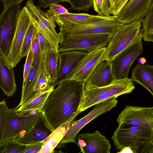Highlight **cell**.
<instances>
[{"instance_id": "44dd1931", "label": "cell", "mask_w": 153, "mask_h": 153, "mask_svg": "<svg viewBox=\"0 0 153 153\" xmlns=\"http://www.w3.org/2000/svg\"><path fill=\"white\" fill-rule=\"evenodd\" d=\"M110 16L105 17L85 13H69L53 16L51 17L59 26L64 25H82L92 23L105 20Z\"/></svg>"}, {"instance_id": "f35d334b", "label": "cell", "mask_w": 153, "mask_h": 153, "mask_svg": "<svg viewBox=\"0 0 153 153\" xmlns=\"http://www.w3.org/2000/svg\"><path fill=\"white\" fill-rule=\"evenodd\" d=\"M68 0H38L39 6L40 7L46 8L50 5L63 1L68 2Z\"/></svg>"}, {"instance_id": "1f68e13d", "label": "cell", "mask_w": 153, "mask_h": 153, "mask_svg": "<svg viewBox=\"0 0 153 153\" xmlns=\"http://www.w3.org/2000/svg\"><path fill=\"white\" fill-rule=\"evenodd\" d=\"M71 9L77 11H88L92 6V0H68Z\"/></svg>"}, {"instance_id": "83f0119b", "label": "cell", "mask_w": 153, "mask_h": 153, "mask_svg": "<svg viewBox=\"0 0 153 153\" xmlns=\"http://www.w3.org/2000/svg\"><path fill=\"white\" fill-rule=\"evenodd\" d=\"M26 146L15 140L0 141V153H23Z\"/></svg>"}, {"instance_id": "7402d4cb", "label": "cell", "mask_w": 153, "mask_h": 153, "mask_svg": "<svg viewBox=\"0 0 153 153\" xmlns=\"http://www.w3.org/2000/svg\"><path fill=\"white\" fill-rule=\"evenodd\" d=\"M130 78L142 85L153 96V65H137L131 72Z\"/></svg>"}, {"instance_id": "ac0fdd59", "label": "cell", "mask_w": 153, "mask_h": 153, "mask_svg": "<svg viewBox=\"0 0 153 153\" xmlns=\"http://www.w3.org/2000/svg\"><path fill=\"white\" fill-rule=\"evenodd\" d=\"M114 79L111 63L103 61L96 66L85 81V90L107 86Z\"/></svg>"}, {"instance_id": "7c38bea8", "label": "cell", "mask_w": 153, "mask_h": 153, "mask_svg": "<svg viewBox=\"0 0 153 153\" xmlns=\"http://www.w3.org/2000/svg\"><path fill=\"white\" fill-rule=\"evenodd\" d=\"M143 52V44L140 40L131 44L117 55L111 63L114 79L127 77L133 62Z\"/></svg>"}, {"instance_id": "9c48e42d", "label": "cell", "mask_w": 153, "mask_h": 153, "mask_svg": "<svg viewBox=\"0 0 153 153\" xmlns=\"http://www.w3.org/2000/svg\"><path fill=\"white\" fill-rule=\"evenodd\" d=\"M117 102L116 98L114 97L96 105L88 114L80 119L73 122L71 125L68 126L59 143L64 144L73 142L77 144L75 140L76 138L82 128L95 118L116 107Z\"/></svg>"}, {"instance_id": "e0dca14e", "label": "cell", "mask_w": 153, "mask_h": 153, "mask_svg": "<svg viewBox=\"0 0 153 153\" xmlns=\"http://www.w3.org/2000/svg\"><path fill=\"white\" fill-rule=\"evenodd\" d=\"M44 69V53L41 52L37 59L33 63L25 83L22 84L20 102L18 108L31 101L36 97L34 88L39 77Z\"/></svg>"}, {"instance_id": "cb8c5ba5", "label": "cell", "mask_w": 153, "mask_h": 153, "mask_svg": "<svg viewBox=\"0 0 153 153\" xmlns=\"http://www.w3.org/2000/svg\"><path fill=\"white\" fill-rule=\"evenodd\" d=\"M59 53L51 47L44 53L45 71L52 85L57 76Z\"/></svg>"}, {"instance_id": "6da1fadb", "label": "cell", "mask_w": 153, "mask_h": 153, "mask_svg": "<svg viewBox=\"0 0 153 153\" xmlns=\"http://www.w3.org/2000/svg\"><path fill=\"white\" fill-rule=\"evenodd\" d=\"M85 82L62 80L51 91L41 110L45 124L52 131L68 126L79 114Z\"/></svg>"}, {"instance_id": "ab89813d", "label": "cell", "mask_w": 153, "mask_h": 153, "mask_svg": "<svg viewBox=\"0 0 153 153\" xmlns=\"http://www.w3.org/2000/svg\"><path fill=\"white\" fill-rule=\"evenodd\" d=\"M141 153H153V129L151 130L150 140L140 152Z\"/></svg>"}, {"instance_id": "d6a6232c", "label": "cell", "mask_w": 153, "mask_h": 153, "mask_svg": "<svg viewBox=\"0 0 153 153\" xmlns=\"http://www.w3.org/2000/svg\"><path fill=\"white\" fill-rule=\"evenodd\" d=\"M46 13L51 17L68 13L67 9L60 4H55L49 6V10L46 11Z\"/></svg>"}, {"instance_id": "7bdbcfd3", "label": "cell", "mask_w": 153, "mask_h": 153, "mask_svg": "<svg viewBox=\"0 0 153 153\" xmlns=\"http://www.w3.org/2000/svg\"><path fill=\"white\" fill-rule=\"evenodd\" d=\"M117 153H134L132 149L129 147H125L121 150L119 152H118Z\"/></svg>"}, {"instance_id": "f1b7e54d", "label": "cell", "mask_w": 153, "mask_h": 153, "mask_svg": "<svg viewBox=\"0 0 153 153\" xmlns=\"http://www.w3.org/2000/svg\"><path fill=\"white\" fill-rule=\"evenodd\" d=\"M37 32L36 27L32 22L27 29L23 41L21 51L22 58L27 56L30 49L33 39Z\"/></svg>"}, {"instance_id": "603a6c76", "label": "cell", "mask_w": 153, "mask_h": 153, "mask_svg": "<svg viewBox=\"0 0 153 153\" xmlns=\"http://www.w3.org/2000/svg\"><path fill=\"white\" fill-rule=\"evenodd\" d=\"M41 121L24 134L16 138L15 140L21 144L26 145L45 140L51 134L52 131L47 127L44 122L43 126L39 125Z\"/></svg>"}, {"instance_id": "d590c367", "label": "cell", "mask_w": 153, "mask_h": 153, "mask_svg": "<svg viewBox=\"0 0 153 153\" xmlns=\"http://www.w3.org/2000/svg\"><path fill=\"white\" fill-rule=\"evenodd\" d=\"M30 49L32 52L33 63L37 59L41 53L40 45L36 36L32 41Z\"/></svg>"}, {"instance_id": "8992f818", "label": "cell", "mask_w": 153, "mask_h": 153, "mask_svg": "<svg viewBox=\"0 0 153 153\" xmlns=\"http://www.w3.org/2000/svg\"><path fill=\"white\" fill-rule=\"evenodd\" d=\"M116 16L98 22L82 25H64L59 26L61 44L73 37L83 35L99 34L111 36L123 25Z\"/></svg>"}, {"instance_id": "5bb4252c", "label": "cell", "mask_w": 153, "mask_h": 153, "mask_svg": "<svg viewBox=\"0 0 153 153\" xmlns=\"http://www.w3.org/2000/svg\"><path fill=\"white\" fill-rule=\"evenodd\" d=\"M119 124H130L150 130L153 129V107L126 105L117 120Z\"/></svg>"}, {"instance_id": "7a4b0ae2", "label": "cell", "mask_w": 153, "mask_h": 153, "mask_svg": "<svg viewBox=\"0 0 153 153\" xmlns=\"http://www.w3.org/2000/svg\"><path fill=\"white\" fill-rule=\"evenodd\" d=\"M42 118L41 110L18 111L16 108L6 110L0 141L15 140L34 127Z\"/></svg>"}, {"instance_id": "9a60e30c", "label": "cell", "mask_w": 153, "mask_h": 153, "mask_svg": "<svg viewBox=\"0 0 153 153\" xmlns=\"http://www.w3.org/2000/svg\"><path fill=\"white\" fill-rule=\"evenodd\" d=\"M153 0H128L116 16L123 25L144 19Z\"/></svg>"}, {"instance_id": "ba28073f", "label": "cell", "mask_w": 153, "mask_h": 153, "mask_svg": "<svg viewBox=\"0 0 153 153\" xmlns=\"http://www.w3.org/2000/svg\"><path fill=\"white\" fill-rule=\"evenodd\" d=\"M20 4L3 9L0 15V55L9 52L21 12Z\"/></svg>"}, {"instance_id": "484cf974", "label": "cell", "mask_w": 153, "mask_h": 153, "mask_svg": "<svg viewBox=\"0 0 153 153\" xmlns=\"http://www.w3.org/2000/svg\"><path fill=\"white\" fill-rule=\"evenodd\" d=\"M53 86L48 90L42 93L29 102L25 104L18 108V111H27L41 110L44 105L49 95L54 89Z\"/></svg>"}, {"instance_id": "f6af8a7d", "label": "cell", "mask_w": 153, "mask_h": 153, "mask_svg": "<svg viewBox=\"0 0 153 153\" xmlns=\"http://www.w3.org/2000/svg\"></svg>"}, {"instance_id": "d6986e66", "label": "cell", "mask_w": 153, "mask_h": 153, "mask_svg": "<svg viewBox=\"0 0 153 153\" xmlns=\"http://www.w3.org/2000/svg\"><path fill=\"white\" fill-rule=\"evenodd\" d=\"M88 53L78 50H70L60 52L57 76L53 85L55 86L58 85Z\"/></svg>"}, {"instance_id": "ffe728a7", "label": "cell", "mask_w": 153, "mask_h": 153, "mask_svg": "<svg viewBox=\"0 0 153 153\" xmlns=\"http://www.w3.org/2000/svg\"><path fill=\"white\" fill-rule=\"evenodd\" d=\"M0 86L4 94L13 96L16 90L14 71L6 58L0 55Z\"/></svg>"}, {"instance_id": "52a82bcc", "label": "cell", "mask_w": 153, "mask_h": 153, "mask_svg": "<svg viewBox=\"0 0 153 153\" xmlns=\"http://www.w3.org/2000/svg\"><path fill=\"white\" fill-rule=\"evenodd\" d=\"M25 6L37 31L42 34L53 48L59 51L60 36L56 31L54 19L46 12L42 10L39 6L36 5L33 0H27Z\"/></svg>"}, {"instance_id": "5b68a950", "label": "cell", "mask_w": 153, "mask_h": 153, "mask_svg": "<svg viewBox=\"0 0 153 153\" xmlns=\"http://www.w3.org/2000/svg\"><path fill=\"white\" fill-rule=\"evenodd\" d=\"M151 131L140 126L122 123L119 124L111 138L116 150L129 147L134 153H140L150 140Z\"/></svg>"}, {"instance_id": "2e32d148", "label": "cell", "mask_w": 153, "mask_h": 153, "mask_svg": "<svg viewBox=\"0 0 153 153\" xmlns=\"http://www.w3.org/2000/svg\"><path fill=\"white\" fill-rule=\"evenodd\" d=\"M77 145L83 153H109L111 145L109 141L98 131L78 135Z\"/></svg>"}, {"instance_id": "b9f144b4", "label": "cell", "mask_w": 153, "mask_h": 153, "mask_svg": "<svg viewBox=\"0 0 153 153\" xmlns=\"http://www.w3.org/2000/svg\"><path fill=\"white\" fill-rule=\"evenodd\" d=\"M4 5V9L20 4L24 0H1Z\"/></svg>"}, {"instance_id": "f546056e", "label": "cell", "mask_w": 153, "mask_h": 153, "mask_svg": "<svg viewBox=\"0 0 153 153\" xmlns=\"http://www.w3.org/2000/svg\"><path fill=\"white\" fill-rule=\"evenodd\" d=\"M92 3L94 9L98 15L105 17L110 16L112 7L111 0H92Z\"/></svg>"}, {"instance_id": "30bf717a", "label": "cell", "mask_w": 153, "mask_h": 153, "mask_svg": "<svg viewBox=\"0 0 153 153\" xmlns=\"http://www.w3.org/2000/svg\"><path fill=\"white\" fill-rule=\"evenodd\" d=\"M110 36L103 34L83 35L72 38L59 46V52L78 50L89 52L97 49L106 47Z\"/></svg>"}, {"instance_id": "60d3db41", "label": "cell", "mask_w": 153, "mask_h": 153, "mask_svg": "<svg viewBox=\"0 0 153 153\" xmlns=\"http://www.w3.org/2000/svg\"><path fill=\"white\" fill-rule=\"evenodd\" d=\"M128 0H120L112 8L110 14L116 16Z\"/></svg>"}, {"instance_id": "4fadbf2b", "label": "cell", "mask_w": 153, "mask_h": 153, "mask_svg": "<svg viewBox=\"0 0 153 153\" xmlns=\"http://www.w3.org/2000/svg\"><path fill=\"white\" fill-rule=\"evenodd\" d=\"M106 50V47H102L88 52L63 80L72 79L85 82L96 66L105 60Z\"/></svg>"}, {"instance_id": "4316f807", "label": "cell", "mask_w": 153, "mask_h": 153, "mask_svg": "<svg viewBox=\"0 0 153 153\" xmlns=\"http://www.w3.org/2000/svg\"><path fill=\"white\" fill-rule=\"evenodd\" d=\"M142 29L143 40L153 42V2L142 23Z\"/></svg>"}, {"instance_id": "d4e9b609", "label": "cell", "mask_w": 153, "mask_h": 153, "mask_svg": "<svg viewBox=\"0 0 153 153\" xmlns=\"http://www.w3.org/2000/svg\"><path fill=\"white\" fill-rule=\"evenodd\" d=\"M68 126L58 128L52 133L44 140L42 148L39 153H51L54 152V149L63 138Z\"/></svg>"}, {"instance_id": "836d02e7", "label": "cell", "mask_w": 153, "mask_h": 153, "mask_svg": "<svg viewBox=\"0 0 153 153\" xmlns=\"http://www.w3.org/2000/svg\"><path fill=\"white\" fill-rule=\"evenodd\" d=\"M33 63V58L32 52L30 49L27 56L25 62L24 66L23 71V84H24L26 80L31 69Z\"/></svg>"}, {"instance_id": "4dcf8cb0", "label": "cell", "mask_w": 153, "mask_h": 153, "mask_svg": "<svg viewBox=\"0 0 153 153\" xmlns=\"http://www.w3.org/2000/svg\"><path fill=\"white\" fill-rule=\"evenodd\" d=\"M53 86L47 77L45 70H43L40 74L34 88V92L36 96L47 91Z\"/></svg>"}, {"instance_id": "e575fe53", "label": "cell", "mask_w": 153, "mask_h": 153, "mask_svg": "<svg viewBox=\"0 0 153 153\" xmlns=\"http://www.w3.org/2000/svg\"><path fill=\"white\" fill-rule=\"evenodd\" d=\"M36 37L39 43L41 52L44 53L51 47L48 41L40 32L37 31Z\"/></svg>"}, {"instance_id": "ee69618b", "label": "cell", "mask_w": 153, "mask_h": 153, "mask_svg": "<svg viewBox=\"0 0 153 153\" xmlns=\"http://www.w3.org/2000/svg\"><path fill=\"white\" fill-rule=\"evenodd\" d=\"M120 0H111V2L112 4V7H113V6L116 3H117Z\"/></svg>"}, {"instance_id": "8d00e7d4", "label": "cell", "mask_w": 153, "mask_h": 153, "mask_svg": "<svg viewBox=\"0 0 153 153\" xmlns=\"http://www.w3.org/2000/svg\"><path fill=\"white\" fill-rule=\"evenodd\" d=\"M44 140L27 145L23 153H39L42 148Z\"/></svg>"}, {"instance_id": "277c9868", "label": "cell", "mask_w": 153, "mask_h": 153, "mask_svg": "<svg viewBox=\"0 0 153 153\" xmlns=\"http://www.w3.org/2000/svg\"><path fill=\"white\" fill-rule=\"evenodd\" d=\"M143 20L123 25L116 29L110 36L106 47L105 60L112 63L121 52L133 43L142 40L143 32L141 27Z\"/></svg>"}, {"instance_id": "74e56055", "label": "cell", "mask_w": 153, "mask_h": 153, "mask_svg": "<svg viewBox=\"0 0 153 153\" xmlns=\"http://www.w3.org/2000/svg\"><path fill=\"white\" fill-rule=\"evenodd\" d=\"M8 108L7 107L6 102L4 99L0 102V134H1L3 126L4 119L6 111Z\"/></svg>"}, {"instance_id": "8fae6325", "label": "cell", "mask_w": 153, "mask_h": 153, "mask_svg": "<svg viewBox=\"0 0 153 153\" xmlns=\"http://www.w3.org/2000/svg\"><path fill=\"white\" fill-rule=\"evenodd\" d=\"M32 22L31 18L25 6L21 10L11 48L6 58L13 68L21 61L22 44L26 33Z\"/></svg>"}, {"instance_id": "3957f363", "label": "cell", "mask_w": 153, "mask_h": 153, "mask_svg": "<svg viewBox=\"0 0 153 153\" xmlns=\"http://www.w3.org/2000/svg\"><path fill=\"white\" fill-rule=\"evenodd\" d=\"M135 88L133 81L126 77L114 79L112 83L106 86L85 90L78 113L112 98L130 94Z\"/></svg>"}]
</instances>
